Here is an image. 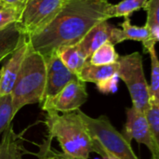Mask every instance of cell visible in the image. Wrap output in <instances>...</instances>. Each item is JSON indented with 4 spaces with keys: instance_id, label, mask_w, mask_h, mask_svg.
I'll return each mask as SVG.
<instances>
[{
    "instance_id": "cell-14",
    "label": "cell",
    "mask_w": 159,
    "mask_h": 159,
    "mask_svg": "<svg viewBox=\"0 0 159 159\" xmlns=\"http://www.w3.org/2000/svg\"><path fill=\"white\" fill-rule=\"evenodd\" d=\"M56 54L66 68L76 75L88 62V59L83 55L77 44L62 47L57 50Z\"/></svg>"
},
{
    "instance_id": "cell-11",
    "label": "cell",
    "mask_w": 159,
    "mask_h": 159,
    "mask_svg": "<svg viewBox=\"0 0 159 159\" xmlns=\"http://www.w3.org/2000/svg\"><path fill=\"white\" fill-rule=\"evenodd\" d=\"M27 48L28 36L22 34L18 47L9 55V59L0 69V96L10 94Z\"/></svg>"
},
{
    "instance_id": "cell-7",
    "label": "cell",
    "mask_w": 159,
    "mask_h": 159,
    "mask_svg": "<svg viewBox=\"0 0 159 159\" xmlns=\"http://www.w3.org/2000/svg\"><path fill=\"white\" fill-rule=\"evenodd\" d=\"M88 98L86 83L77 78L69 82L56 95L45 99L40 105L46 112L69 113L78 110Z\"/></svg>"
},
{
    "instance_id": "cell-24",
    "label": "cell",
    "mask_w": 159,
    "mask_h": 159,
    "mask_svg": "<svg viewBox=\"0 0 159 159\" xmlns=\"http://www.w3.org/2000/svg\"><path fill=\"white\" fill-rule=\"evenodd\" d=\"M118 75L117 74L105 79L102 80L99 83L96 84V87L98 90L103 94H111V93H116L118 89Z\"/></svg>"
},
{
    "instance_id": "cell-29",
    "label": "cell",
    "mask_w": 159,
    "mask_h": 159,
    "mask_svg": "<svg viewBox=\"0 0 159 159\" xmlns=\"http://www.w3.org/2000/svg\"><path fill=\"white\" fill-rule=\"evenodd\" d=\"M103 1H108V0H103Z\"/></svg>"
},
{
    "instance_id": "cell-21",
    "label": "cell",
    "mask_w": 159,
    "mask_h": 159,
    "mask_svg": "<svg viewBox=\"0 0 159 159\" xmlns=\"http://www.w3.org/2000/svg\"><path fill=\"white\" fill-rule=\"evenodd\" d=\"M147 53L150 54L151 59V82L148 84L149 101L159 102V61L156 48H150Z\"/></svg>"
},
{
    "instance_id": "cell-17",
    "label": "cell",
    "mask_w": 159,
    "mask_h": 159,
    "mask_svg": "<svg viewBox=\"0 0 159 159\" xmlns=\"http://www.w3.org/2000/svg\"><path fill=\"white\" fill-rule=\"evenodd\" d=\"M148 0H122L116 5H112L109 7L108 18L117 17H129L133 12L143 8Z\"/></svg>"
},
{
    "instance_id": "cell-9",
    "label": "cell",
    "mask_w": 159,
    "mask_h": 159,
    "mask_svg": "<svg viewBox=\"0 0 159 159\" xmlns=\"http://www.w3.org/2000/svg\"><path fill=\"white\" fill-rule=\"evenodd\" d=\"M127 120L124 127L123 136L131 143L135 140L140 144H144L151 152L152 159H159V149L156 147L149 130V127L143 113L136 110L134 107L126 109Z\"/></svg>"
},
{
    "instance_id": "cell-2",
    "label": "cell",
    "mask_w": 159,
    "mask_h": 159,
    "mask_svg": "<svg viewBox=\"0 0 159 159\" xmlns=\"http://www.w3.org/2000/svg\"><path fill=\"white\" fill-rule=\"evenodd\" d=\"M45 124L48 137L56 139L61 153L70 157L89 159L93 152L92 139L77 110L69 113L47 112Z\"/></svg>"
},
{
    "instance_id": "cell-15",
    "label": "cell",
    "mask_w": 159,
    "mask_h": 159,
    "mask_svg": "<svg viewBox=\"0 0 159 159\" xmlns=\"http://www.w3.org/2000/svg\"><path fill=\"white\" fill-rule=\"evenodd\" d=\"M22 34L14 22L0 31V61H4L18 47Z\"/></svg>"
},
{
    "instance_id": "cell-16",
    "label": "cell",
    "mask_w": 159,
    "mask_h": 159,
    "mask_svg": "<svg viewBox=\"0 0 159 159\" xmlns=\"http://www.w3.org/2000/svg\"><path fill=\"white\" fill-rule=\"evenodd\" d=\"M118 59L119 55L116 50L115 45L106 42L91 54L88 61L92 65H107L117 62Z\"/></svg>"
},
{
    "instance_id": "cell-28",
    "label": "cell",
    "mask_w": 159,
    "mask_h": 159,
    "mask_svg": "<svg viewBox=\"0 0 159 159\" xmlns=\"http://www.w3.org/2000/svg\"><path fill=\"white\" fill-rule=\"evenodd\" d=\"M59 156L61 159H82V158H75V157H67L65 155H63L62 153H59Z\"/></svg>"
},
{
    "instance_id": "cell-23",
    "label": "cell",
    "mask_w": 159,
    "mask_h": 159,
    "mask_svg": "<svg viewBox=\"0 0 159 159\" xmlns=\"http://www.w3.org/2000/svg\"><path fill=\"white\" fill-rule=\"evenodd\" d=\"M20 12L15 8L0 7V31L4 30L10 24L17 22Z\"/></svg>"
},
{
    "instance_id": "cell-13",
    "label": "cell",
    "mask_w": 159,
    "mask_h": 159,
    "mask_svg": "<svg viewBox=\"0 0 159 159\" xmlns=\"http://www.w3.org/2000/svg\"><path fill=\"white\" fill-rule=\"evenodd\" d=\"M118 63L107 64V65H92L89 61L85 64L77 77L85 83L97 84L102 80H105L117 74Z\"/></svg>"
},
{
    "instance_id": "cell-20",
    "label": "cell",
    "mask_w": 159,
    "mask_h": 159,
    "mask_svg": "<svg viewBox=\"0 0 159 159\" xmlns=\"http://www.w3.org/2000/svg\"><path fill=\"white\" fill-rule=\"evenodd\" d=\"M143 115L146 118L152 140L156 147L159 149V102L149 101V106Z\"/></svg>"
},
{
    "instance_id": "cell-25",
    "label": "cell",
    "mask_w": 159,
    "mask_h": 159,
    "mask_svg": "<svg viewBox=\"0 0 159 159\" xmlns=\"http://www.w3.org/2000/svg\"><path fill=\"white\" fill-rule=\"evenodd\" d=\"M27 0H0V7L15 8L21 12Z\"/></svg>"
},
{
    "instance_id": "cell-30",
    "label": "cell",
    "mask_w": 159,
    "mask_h": 159,
    "mask_svg": "<svg viewBox=\"0 0 159 159\" xmlns=\"http://www.w3.org/2000/svg\"><path fill=\"white\" fill-rule=\"evenodd\" d=\"M1 61H0V62H1Z\"/></svg>"
},
{
    "instance_id": "cell-4",
    "label": "cell",
    "mask_w": 159,
    "mask_h": 159,
    "mask_svg": "<svg viewBox=\"0 0 159 159\" xmlns=\"http://www.w3.org/2000/svg\"><path fill=\"white\" fill-rule=\"evenodd\" d=\"M77 112L91 139L100 143L108 153L118 159H139L132 150L130 143L126 140L122 133L117 131L106 116L94 118L80 109Z\"/></svg>"
},
{
    "instance_id": "cell-6",
    "label": "cell",
    "mask_w": 159,
    "mask_h": 159,
    "mask_svg": "<svg viewBox=\"0 0 159 159\" xmlns=\"http://www.w3.org/2000/svg\"><path fill=\"white\" fill-rule=\"evenodd\" d=\"M67 0H27L17 20L21 34L34 35L42 31L60 13Z\"/></svg>"
},
{
    "instance_id": "cell-22",
    "label": "cell",
    "mask_w": 159,
    "mask_h": 159,
    "mask_svg": "<svg viewBox=\"0 0 159 159\" xmlns=\"http://www.w3.org/2000/svg\"><path fill=\"white\" fill-rule=\"evenodd\" d=\"M12 98L10 94L0 96V135L4 133L11 125L12 116Z\"/></svg>"
},
{
    "instance_id": "cell-27",
    "label": "cell",
    "mask_w": 159,
    "mask_h": 159,
    "mask_svg": "<svg viewBox=\"0 0 159 159\" xmlns=\"http://www.w3.org/2000/svg\"><path fill=\"white\" fill-rule=\"evenodd\" d=\"M49 143H50V141L48 143H45V145H44L45 151H44V153H41L38 159H61L59 153L57 151L51 150Z\"/></svg>"
},
{
    "instance_id": "cell-12",
    "label": "cell",
    "mask_w": 159,
    "mask_h": 159,
    "mask_svg": "<svg viewBox=\"0 0 159 159\" xmlns=\"http://www.w3.org/2000/svg\"><path fill=\"white\" fill-rule=\"evenodd\" d=\"M147 13V19L145 25L149 30V39L143 43V50L147 51L156 48V44L159 40V0H148L143 7Z\"/></svg>"
},
{
    "instance_id": "cell-10",
    "label": "cell",
    "mask_w": 159,
    "mask_h": 159,
    "mask_svg": "<svg viewBox=\"0 0 159 159\" xmlns=\"http://www.w3.org/2000/svg\"><path fill=\"white\" fill-rule=\"evenodd\" d=\"M46 62L47 78L44 100L56 95L69 82L78 78L76 75L73 74L66 68L56 53L48 58Z\"/></svg>"
},
{
    "instance_id": "cell-5",
    "label": "cell",
    "mask_w": 159,
    "mask_h": 159,
    "mask_svg": "<svg viewBox=\"0 0 159 159\" xmlns=\"http://www.w3.org/2000/svg\"><path fill=\"white\" fill-rule=\"evenodd\" d=\"M117 63L118 78L128 88L132 101V107L144 113L149 106L150 96L142 55L135 51L130 54L119 56Z\"/></svg>"
},
{
    "instance_id": "cell-26",
    "label": "cell",
    "mask_w": 159,
    "mask_h": 159,
    "mask_svg": "<svg viewBox=\"0 0 159 159\" xmlns=\"http://www.w3.org/2000/svg\"><path fill=\"white\" fill-rule=\"evenodd\" d=\"M92 149L93 152L99 154L103 159H118L116 158V157H114L113 155H111L110 153H108L102 145L100 143H98L97 141L92 139Z\"/></svg>"
},
{
    "instance_id": "cell-3",
    "label": "cell",
    "mask_w": 159,
    "mask_h": 159,
    "mask_svg": "<svg viewBox=\"0 0 159 159\" xmlns=\"http://www.w3.org/2000/svg\"><path fill=\"white\" fill-rule=\"evenodd\" d=\"M47 78L45 58L35 51L28 40V48L20 72L10 92L12 98V116L24 106L44 101Z\"/></svg>"
},
{
    "instance_id": "cell-19",
    "label": "cell",
    "mask_w": 159,
    "mask_h": 159,
    "mask_svg": "<svg viewBox=\"0 0 159 159\" xmlns=\"http://www.w3.org/2000/svg\"><path fill=\"white\" fill-rule=\"evenodd\" d=\"M120 25H121V31H122L124 41L134 40V41H140L142 43H144L149 39L150 34L147 26L146 25L137 26L131 24L129 17H126L124 21Z\"/></svg>"
},
{
    "instance_id": "cell-18",
    "label": "cell",
    "mask_w": 159,
    "mask_h": 159,
    "mask_svg": "<svg viewBox=\"0 0 159 159\" xmlns=\"http://www.w3.org/2000/svg\"><path fill=\"white\" fill-rule=\"evenodd\" d=\"M4 133L0 144V159H21L17 136L12 131V129L9 127Z\"/></svg>"
},
{
    "instance_id": "cell-8",
    "label": "cell",
    "mask_w": 159,
    "mask_h": 159,
    "mask_svg": "<svg viewBox=\"0 0 159 159\" xmlns=\"http://www.w3.org/2000/svg\"><path fill=\"white\" fill-rule=\"evenodd\" d=\"M106 42L116 46L124 42V39L121 29L110 24L107 20H103L96 23L77 45L83 55L89 60L91 54Z\"/></svg>"
},
{
    "instance_id": "cell-1",
    "label": "cell",
    "mask_w": 159,
    "mask_h": 159,
    "mask_svg": "<svg viewBox=\"0 0 159 159\" xmlns=\"http://www.w3.org/2000/svg\"><path fill=\"white\" fill-rule=\"evenodd\" d=\"M110 6L103 0H67L49 24L28 37L29 43L47 60L59 48L79 43L99 21L109 20Z\"/></svg>"
}]
</instances>
